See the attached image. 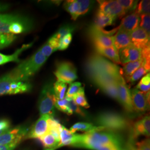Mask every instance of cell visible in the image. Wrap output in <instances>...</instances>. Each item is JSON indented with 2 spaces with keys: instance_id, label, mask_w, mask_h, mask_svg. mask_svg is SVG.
<instances>
[{
  "instance_id": "obj_48",
  "label": "cell",
  "mask_w": 150,
  "mask_h": 150,
  "mask_svg": "<svg viewBox=\"0 0 150 150\" xmlns=\"http://www.w3.org/2000/svg\"><path fill=\"white\" fill-rule=\"evenodd\" d=\"M14 14H0V26L10 20Z\"/></svg>"
},
{
  "instance_id": "obj_13",
  "label": "cell",
  "mask_w": 150,
  "mask_h": 150,
  "mask_svg": "<svg viewBox=\"0 0 150 150\" xmlns=\"http://www.w3.org/2000/svg\"><path fill=\"white\" fill-rule=\"evenodd\" d=\"M51 116L41 115L35 123L30 131L27 133L26 139H39L48 132V119Z\"/></svg>"
},
{
  "instance_id": "obj_22",
  "label": "cell",
  "mask_w": 150,
  "mask_h": 150,
  "mask_svg": "<svg viewBox=\"0 0 150 150\" xmlns=\"http://www.w3.org/2000/svg\"><path fill=\"white\" fill-rule=\"evenodd\" d=\"M103 127L101 126H96L93 125L92 123L87 122H77L74 124L70 129V131L72 133L75 134L77 131L85 132L86 133L91 132L97 131L104 130Z\"/></svg>"
},
{
  "instance_id": "obj_31",
  "label": "cell",
  "mask_w": 150,
  "mask_h": 150,
  "mask_svg": "<svg viewBox=\"0 0 150 150\" xmlns=\"http://www.w3.org/2000/svg\"><path fill=\"white\" fill-rule=\"evenodd\" d=\"M76 30V26L72 24L64 25L59 28V30L54 34V36L59 41L66 35L72 33Z\"/></svg>"
},
{
  "instance_id": "obj_10",
  "label": "cell",
  "mask_w": 150,
  "mask_h": 150,
  "mask_svg": "<svg viewBox=\"0 0 150 150\" xmlns=\"http://www.w3.org/2000/svg\"><path fill=\"white\" fill-rule=\"evenodd\" d=\"M133 108L137 112H144L150 107V92L144 93L134 88L131 91Z\"/></svg>"
},
{
  "instance_id": "obj_30",
  "label": "cell",
  "mask_w": 150,
  "mask_h": 150,
  "mask_svg": "<svg viewBox=\"0 0 150 150\" xmlns=\"http://www.w3.org/2000/svg\"><path fill=\"white\" fill-rule=\"evenodd\" d=\"M54 95L57 99L62 100L65 97L66 92L67 90V83L57 81L54 83Z\"/></svg>"
},
{
  "instance_id": "obj_24",
  "label": "cell",
  "mask_w": 150,
  "mask_h": 150,
  "mask_svg": "<svg viewBox=\"0 0 150 150\" xmlns=\"http://www.w3.org/2000/svg\"><path fill=\"white\" fill-rule=\"evenodd\" d=\"M115 21V20L111 16L98 10L97 12L95 19V24L93 25L97 27L102 29L103 27L112 25Z\"/></svg>"
},
{
  "instance_id": "obj_6",
  "label": "cell",
  "mask_w": 150,
  "mask_h": 150,
  "mask_svg": "<svg viewBox=\"0 0 150 150\" xmlns=\"http://www.w3.org/2000/svg\"><path fill=\"white\" fill-rule=\"evenodd\" d=\"M119 26L112 31H107L92 25L87 30V34L95 49L113 46L112 35L118 31Z\"/></svg>"
},
{
  "instance_id": "obj_11",
  "label": "cell",
  "mask_w": 150,
  "mask_h": 150,
  "mask_svg": "<svg viewBox=\"0 0 150 150\" xmlns=\"http://www.w3.org/2000/svg\"><path fill=\"white\" fill-rule=\"evenodd\" d=\"M118 88V101L121 103L125 109L129 113H132L134 110L132 106L131 91L126 84L123 77L117 82Z\"/></svg>"
},
{
  "instance_id": "obj_41",
  "label": "cell",
  "mask_w": 150,
  "mask_h": 150,
  "mask_svg": "<svg viewBox=\"0 0 150 150\" xmlns=\"http://www.w3.org/2000/svg\"><path fill=\"white\" fill-rule=\"evenodd\" d=\"M54 107H56L59 111L69 115V110L68 108V100L65 97L62 100H59L56 98Z\"/></svg>"
},
{
  "instance_id": "obj_38",
  "label": "cell",
  "mask_w": 150,
  "mask_h": 150,
  "mask_svg": "<svg viewBox=\"0 0 150 150\" xmlns=\"http://www.w3.org/2000/svg\"><path fill=\"white\" fill-rule=\"evenodd\" d=\"M117 1L126 12L135 10L138 2V1L134 0H119Z\"/></svg>"
},
{
  "instance_id": "obj_34",
  "label": "cell",
  "mask_w": 150,
  "mask_h": 150,
  "mask_svg": "<svg viewBox=\"0 0 150 150\" xmlns=\"http://www.w3.org/2000/svg\"><path fill=\"white\" fill-rule=\"evenodd\" d=\"M148 72L149 73V71H148L145 69L144 64L142 63V64L139 68L129 78L127 82L134 83L136 81L139 80L143 76H144L146 74H148Z\"/></svg>"
},
{
  "instance_id": "obj_49",
  "label": "cell",
  "mask_w": 150,
  "mask_h": 150,
  "mask_svg": "<svg viewBox=\"0 0 150 150\" xmlns=\"http://www.w3.org/2000/svg\"><path fill=\"white\" fill-rule=\"evenodd\" d=\"M129 150H139L136 147H135L133 146H129Z\"/></svg>"
},
{
  "instance_id": "obj_46",
  "label": "cell",
  "mask_w": 150,
  "mask_h": 150,
  "mask_svg": "<svg viewBox=\"0 0 150 150\" xmlns=\"http://www.w3.org/2000/svg\"><path fill=\"white\" fill-rule=\"evenodd\" d=\"M10 129V123L6 120H0V136Z\"/></svg>"
},
{
  "instance_id": "obj_23",
  "label": "cell",
  "mask_w": 150,
  "mask_h": 150,
  "mask_svg": "<svg viewBox=\"0 0 150 150\" xmlns=\"http://www.w3.org/2000/svg\"><path fill=\"white\" fill-rule=\"evenodd\" d=\"M38 139L45 147L44 150H54L58 149L59 141L50 132H47Z\"/></svg>"
},
{
  "instance_id": "obj_40",
  "label": "cell",
  "mask_w": 150,
  "mask_h": 150,
  "mask_svg": "<svg viewBox=\"0 0 150 150\" xmlns=\"http://www.w3.org/2000/svg\"><path fill=\"white\" fill-rule=\"evenodd\" d=\"M140 17L139 27L143 29L146 33L150 35V15H142Z\"/></svg>"
},
{
  "instance_id": "obj_26",
  "label": "cell",
  "mask_w": 150,
  "mask_h": 150,
  "mask_svg": "<svg viewBox=\"0 0 150 150\" xmlns=\"http://www.w3.org/2000/svg\"><path fill=\"white\" fill-rule=\"evenodd\" d=\"M74 134L69 129L62 126V129L60 133V142L58 148L64 146H71L72 144Z\"/></svg>"
},
{
  "instance_id": "obj_44",
  "label": "cell",
  "mask_w": 150,
  "mask_h": 150,
  "mask_svg": "<svg viewBox=\"0 0 150 150\" xmlns=\"http://www.w3.org/2000/svg\"><path fill=\"white\" fill-rule=\"evenodd\" d=\"M23 139H20L8 145H0V150H14Z\"/></svg>"
},
{
  "instance_id": "obj_8",
  "label": "cell",
  "mask_w": 150,
  "mask_h": 150,
  "mask_svg": "<svg viewBox=\"0 0 150 150\" xmlns=\"http://www.w3.org/2000/svg\"><path fill=\"white\" fill-rule=\"evenodd\" d=\"M31 88L32 85L28 82L11 80L4 76L0 78V96L27 92Z\"/></svg>"
},
{
  "instance_id": "obj_12",
  "label": "cell",
  "mask_w": 150,
  "mask_h": 150,
  "mask_svg": "<svg viewBox=\"0 0 150 150\" xmlns=\"http://www.w3.org/2000/svg\"><path fill=\"white\" fill-rule=\"evenodd\" d=\"M99 11L111 16L115 20L121 18L127 12L118 4L117 1H98Z\"/></svg>"
},
{
  "instance_id": "obj_5",
  "label": "cell",
  "mask_w": 150,
  "mask_h": 150,
  "mask_svg": "<svg viewBox=\"0 0 150 150\" xmlns=\"http://www.w3.org/2000/svg\"><path fill=\"white\" fill-rule=\"evenodd\" d=\"M32 27V21L28 17L14 15L10 20L0 26V33L15 35L28 32Z\"/></svg>"
},
{
  "instance_id": "obj_29",
  "label": "cell",
  "mask_w": 150,
  "mask_h": 150,
  "mask_svg": "<svg viewBox=\"0 0 150 150\" xmlns=\"http://www.w3.org/2000/svg\"><path fill=\"white\" fill-rule=\"evenodd\" d=\"M72 100H74L75 103L77 105L79 106H80L86 108H88L90 107V105L86 100L83 87H81L79 92L73 97Z\"/></svg>"
},
{
  "instance_id": "obj_32",
  "label": "cell",
  "mask_w": 150,
  "mask_h": 150,
  "mask_svg": "<svg viewBox=\"0 0 150 150\" xmlns=\"http://www.w3.org/2000/svg\"><path fill=\"white\" fill-rule=\"evenodd\" d=\"M150 1L142 0L140 1L136 7L134 12L139 16L142 15H150Z\"/></svg>"
},
{
  "instance_id": "obj_4",
  "label": "cell",
  "mask_w": 150,
  "mask_h": 150,
  "mask_svg": "<svg viewBox=\"0 0 150 150\" xmlns=\"http://www.w3.org/2000/svg\"><path fill=\"white\" fill-rule=\"evenodd\" d=\"M96 122L99 126L108 130H123L129 126L128 120L122 115L109 111L99 114Z\"/></svg>"
},
{
  "instance_id": "obj_39",
  "label": "cell",
  "mask_w": 150,
  "mask_h": 150,
  "mask_svg": "<svg viewBox=\"0 0 150 150\" xmlns=\"http://www.w3.org/2000/svg\"><path fill=\"white\" fill-rule=\"evenodd\" d=\"M68 100V108L69 110V115H72L74 113L79 114L81 116L85 117L86 113L79 107L75 103L72 99H67Z\"/></svg>"
},
{
  "instance_id": "obj_3",
  "label": "cell",
  "mask_w": 150,
  "mask_h": 150,
  "mask_svg": "<svg viewBox=\"0 0 150 150\" xmlns=\"http://www.w3.org/2000/svg\"><path fill=\"white\" fill-rule=\"evenodd\" d=\"M85 66L86 74L90 80L100 75L110 74L121 76V69L97 53L91 54L88 57Z\"/></svg>"
},
{
  "instance_id": "obj_21",
  "label": "cell",
  "mask_w": 150,
  "mask_h": 150,
  "mask_svg": "<svg viewBox=\"0 0 150 150\" xmlns=\"http://www.w3.org/2000/svg\"><path fill=\"white\" fill-rule=\"evenodd\" d=\"M97 54L107 57V59L111 60L115 64H121L118 52L115 48L112 46L106 48H97L95 49Z\"/></svg>"
},
{
  "instance_id": "obj_33",
  "label": "cell",
  "mask_w": 150,
  "mask_h": 150,
  "mask_svg": "<svg viewBox=\"0 0 150 150\" xmlns=\"http://www.w3.org/2000/svg\"><path fill=\"white\" fill-rule=\"evenodd\" d=\"M136 89L142 92L146 93L150 92V74H147L144 76L139 83L136 86Z\"/></svg>"
},
{
  "instance_id": "obj_7",
  "label": "cell",
  "mask_w": 150,
  "mask_h": 150,
  "mask_svg": "<svg viewBox=\"0 0 150 150\" xmlns=\"http://www.w3.org/2000/svg\"><path fill=\"white\" fill-rule=\"evenodd\" d=\"M56 101L54 86L51 83L46 84L41 91L38 102V109L41 116L47 115L53 116Z\"/></svg>"
},
{
  "instance_id": "obj_36",
  "label": "cell",
  "mask_w": 150,
  "mask_h": 150,
  "mask_svg": "<svg viewBox=\"0 0 150 150\" xmlns=\"http://www.w3.org/2000/svg\"><path fill=\"white\" fill-rule=\"evenodd\" d=\"M79 4V16L85 15L91 8L93 4V1L89 0H77Z\"/></svg>"
},
{
  "instance_id": "obj_43",
  "label": "cell",
  "mask_w": 150,
  "mask_h": 150,
  "mask_svg": "<svg viewBox=\"0 0 150 150\" xmlns=\"http://www.w3.org/2000/svg\"><path fill=\"white\" fill-rule=\"evenodd\" d=\"M40 51L46 58H48L51 54L56 51L54 50V48L47 42H46L41 48H40Z\"/></svg>"
},
{
  "instance_id": "obj_27",
  "label": "cell",
  "mask_w": 150,
  "mask_h": 150,
  "mask_svg": "<svg viewBox=\"0 0 150 150\" xmlns=\"http://www.w3.org/2000/svg\"><path fill=\"white\" fill-rule=\"evenodd\" d=\"M64 7L71 15L72 20H76L79 17V4L77 1H66L64 4Z\"/></svg>"
},
{
  "instance_id": "obj_45",
  "label": "cell",
  "mask_w": 150,
  "mask_h": 150,
  "mask_svg": "<svg viewBox=\"0 0 150 150\" xmlns=\"http://www.w3.org/2000/svg\"><path fill=\"white\" fill-rule=\"evenodd\" d=\"M136 146L139 150H150V139H146L137 142Z\"/></svg>"
},
{
  "instance_id": "obj_2",
  "label": "cell",
  "mask_w": 150,
  "mask_h": 150,
  "mask_svg": "<svg viewBox=\"0 0 150 150\" xmlns=\"http://www.w3.org/2000/svg\"><path fill=\"white\" fill-rule=\"evenodd\" d=\"M47 59V58L39 50L29 59L22 62L15 69L3 76L11 80L27 82L38 72Z\"/></svg>"
},
{
  "instance_id": "obj_1",
  "label": "cell",
  "mask_w": 150,
  "mask_h": 150,
  "mask_svg": "<svg viewBox=\"0 0 150 150\" xmlns=\"http://www.w3.org/2000/svg\"><path fill=\"white\" fill-rule=\"evenodd\" d=\"M117 145L122 147L121 137L111 131H97L84 134H74L71 146L97 150L102 146Z\"/></svg>"
},
{
  "instance_id": "obj_47",
  "label": "cell",
  "mask_w": 150,
  "mask_h": 150,
  "mask_svg": "<svg viewBox=\"0 0 150 150\" xmlns=\"http://www.w3.org/2000/svg\"><path fill=\"white\" fill-rule=\"evenodd\" d=\"M47 42L54 48V50L56 51L59 50L60 41L59 40H58L57 38H56L54 36H52V37H51L48 39V41Z\"/></svg>"
},
{
  "instance_id": "obj_15",
  "label": "cell",
  "mask_w": 150,
  "mask_h": 150,
  "mask_svg": "<svg viewBox=\"0 0 150 150\" xmlns=\"http://www.w3.org/2000/svg\"><path fill=\"white\" fill-rule=\"evenodd\" d=\"M121 64L122 65L130 62L138 61L141 59V50L136 47L132 44L118 51Z\"/></svg>"
},
{
  "instance_id": "obj_35",
  "label": "cell",
  "mask_w": 150,
  "mask_h": 150,
  "mask_svg": "<svg viewBox=\"0 0 150 150\" xmlns=\"http://www.w3.org/2000/svg\"><path fill=\"white\" fill-rule=\"evenodd\" d=\"M17 38V36L11 34L0 33V49L5 48L11 45Z\"/></svg>"
},
{
  "instance_id": "obj_20",
  "label": "cell",
  "mask_w": 150,
  "mask_h": 150,
  "mask_svg": "<svg viewBox=\"0 0 150 150\" xmlns=\"http://www.w3.org/2000/svg\"><path fill=\"white\" fill-rule=\"evenodd\" d=\"M32 45V43L24 45L21 48H18L16 51L12 54H4L0 53V65L6 64L8 62H20V60L19 59V56L22 52L28 48L30 47Z\"/></svg>"
},
{
  "instance_id": "obj_14",
  "label": "cell",
  "mask_w": 150,
  "mask_h": 150,
  "mask_svg": "<svg viewBox=\"0 0 150 150\" xmlns=\"http://www.w3.org/2000/svg\"><path fill=\"white\" fill-rule=\"evenodd\" d=\"M28 129L23 127H17L9 129L0 136V145H8L20 139H24L28 133Z\"/></svg>"
},
{
  "instance_id": "obj_9",
  "label": "cell",
  "mask_w": 150,
  "mask_h": 150,
  "mask_svg": "<svg viewBox=\"0 0 150 150\" xmlns=\"http://www.w3.org/2000/svg\"><path fill=\"white\" fill-rule=\"evenodd\" d=\"M54 75L59 81L71 83L77 78L76 69L69 61H62L57 65Z\"/></svg>"
},
{
  "instance_id": "obj_16",
  "label": "cell",
  "mask_w": 150,
  "mask_h": 150,
  "mask_svg": "<svg viewBox=\"0 0 150 150\" xmlns=\"http://www.w3.org/2000/svg\"><path fill=\"white\" fill-rule=\"evenodd\" d=\"M130 37L131 43L140 50L150 46V35L139 27L130 33Z\"/></svg>"
},
{
  "instance_id": "obj_18",
  "label": "cell",
  "mask_w": 150,
  "mask_h": 150,
  "mask_svg": "<svg viewBox=\"0 0 150 150\" xmlns=\"http://www.w3.org/2000/svg\"><path fill=\"white\" fill-rule=\"evenodd\" d=\"M113 47L118 51L130 45L131 43L130 33L123 30L118 28L116 34L113 36Z\"/></svg>"
},
{
  "instance_id": "obj_17",
  "label": "cell",
  "mask_w": 150,
  "mask_h": 150,
  "mask_svg": "<svg viewBox=\"0 0 150 150\" xmlns=\"http://www.w3.org/2000/svg\"><path fill=\"white\" fill-rule=\"evenodd\" d=\"M150 116H146L134 123L132 129V137L135 139L141 135L150 136Z\"/></svg>"
},
{
  "instance_id": "obj_19",
  "label": "cell",
  "mask_w": 150,
  "mask_h": 150,
  "mask_svg": "<svg viewBox=\"0 0 150 150\" xmlns=\"http://www.w3.org/2000/svg\"><path fill=\"white\" fill-rule=\"evenodd\" d=\"M139 20L140 17L134 12L122 18L119 28L130 33L139 27Z\"/></svg>"
},
{
  "instance_id": "obj_28",
  "label": "cell",
  "mask_w": 150,
  "mask_h": 150,
  "mask_svg": "<svg viewBox=\"0 0 150 150\" xmlns=\"http://www.w3.org/2000/svg\"><path fill=\"white\" fill-rule=\"evenodd\" d=\"M105 93L118 101V88L117 82H111L100 87Z\"/></svg>"
},
{
  "instance_id": "obj_37",
  "label": "cell",
  "mask_w": 150,
  "mask_h": 150,
  "mask_svg": "<svg viewBox=\"0 0 150 150\" xmlns=\"http://www.w3.org/2000/svg\"><path fill=\"white\" fill-rule=\"evenodd\" d=\"M81 85L82 84L79 82L71 83L64 97L67 99H72L73 97L80 90Z\"/></svg>"
},
{
  "instance_id": "obj_25",
  "label": "cell",
  "mask_w": 150,
  "mask_h": 150,
  "mask_svg": "<svg viewBox=\"0 0 150 150\" xmlns=\"http://www.w3.org/2000/svg\"><path fill=\"white\" fill-rule=\"evenodd\" d=\"M142 63V60L139 59L134 62H130L123 65V67L121 69V74L124 77L127 81L129 78L132 76L134 72L137 70Z\"/></svg>"
},
{
  "instance_id": "obj_42",
  "label": "cell",
  "mask_w": 150,
  "mask_h": 150,
  "mask_svg": "<svg viewBox=\"0 0 150 150\" xmlns=\"http://www.w3.org/2000/svg\"><path fill=\"white\" fill-rule=\"evenodd\" d=\"M72 39V33H69L62 38L60 40V42H59V50L63 51V50H65L66 49L68 48L70 43L71 42Z\"/></svg>"
}]
</instances>
